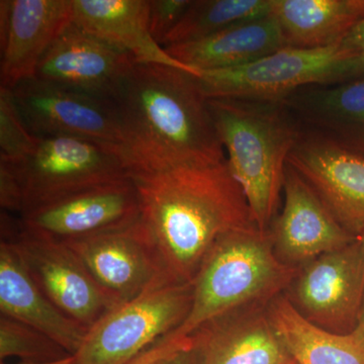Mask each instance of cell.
<instances>
[{"mask_svg": "<svg viewBox=\"0 0 364 364\" xmlns=\"http://www.w3.org/2000/svg\"><path fill=\"white\" fill-rule=\"evenodd\" d=\"M111 100L130 176L226 160L208 98L193 74L136 63Z\"/></svg>", "mask_w": 364, "mask_h": 364, "instance_id": "6da1fadb", "label": "cell"}, {"mask_svg": "<svg viewBox=\"0 0 364 364\" xmlns=\"http://www.w3.org/2000/svg\"><path fill=\"white\" fill-rule=\"evenodd\" d=\"M141 218L172 279L193 284L215 243L232 232L257 228L227 159L131 176Z\"/></svg>", "mask_w": 364, "mask_h": 364, "instance_id": "7a4b0ae2", "label": "cell"}, {"mask_svg": "<svg viewBox=\"0 0 364 364\" xmlns=\"http://www.w3.org/2000/svg\"><path fill=\"white\" fill-rule=\"evenodd\" d=\"M208 105L254 223L268 232L277 217L287 159L303 126L284 102L208 98Z\"/></svg>", "mask_w": 364, "mask_h": 364, "instance_id": "3957f363", "label": "cell"}, {"mask_svg": "<svg viewBox=\"0 0 364 364\" xmlns=\"http://www.w3.org/2000/svg\"><path fill=\"white\" fill-rule=\"evenodd\" d=\"M298 272L279 259L269 231L251 228L227 234L203 260L193 282L191 312L173 334L186 338L213 318L269 305L286 293Z\"/></svg>", "mask_w": 364, "mask_h": 364, "instance_id": "277c9868", "label": "cell"}, {"mask_svg": "<svg viewBox=\"0 0 364 364\" xmlns=\"http://www.w3.org/2000/svg\"><path fill=\"white\" fill-rule=\"evenodd\" d=\"M363 74L341 41L323 49L286 47L248 65L205 71L196 78L207 98L282 102L301 88L338 85Z\"/></svg>", "mask_w": 364, "mask_h": 364, "instance_id": "5b68a950", "label": "cell"}, {"mask_svg": "<svg viewBox=\"0 0 364 364\" xmlns=\"http://www.w3.org/2000/svg\"><path fill=\"white\" fill-rule=\"evenodd\" d=\"M14 165L23 188L21 214L131 177L121 148L77 136H39L32 152Z\"/></svg>", "mask_w": 364, "mask_h": 364, "instance_id": "8992f818", "label": "cell"}, {"mask_svg": "<svg viewBox=\"0 0 364 364\" xmlns=\"http://www.w3.org/2000/svg\"><path fill=\"white\" fill-rule=\"evenodd\" d=\"M193 294V284L171 282L117 306L88 330L76 364L130 363L183 324Z\"/></svg>", "mask_w": 364, "mask_h": 364, "instance_id": "52a82bcc", "label": "cell"}, {"mask_svg": "<svg viewBox=\"0 0 364 364\" xmlns=\"http://www.w3.org/2000/svg\"><path fill=\"white\" fill-rule=\"evenodd\" d=\"M1 230L48 298L79 324L90 330L119 306L63 241L23 229L9 215L2 217Z\"/></svg>", "mask_w": 364, "mask_h": 364, "instance_id": "ba28073f", "label": "cell"}, {"mask_svg": "<svg viewBox=\"0 0 364 364\" xmlns=\"http://www.w3.org/2000/svg\"><path fill=\"white\" fill-rule=\"evenodd\" d=\"M63 242L117 305L155 287L178 282L167 270L142 218L126 226Z\"/></svg>", "mask_w": 364, "mask_h": 364, "instance_id": "9c48e42d", "label": "cell"}, {"mask_svg": "<svg viewBox=\"0 0 364 364\" xmlns=\"http://www.w3.org/2000/svg\"><path fill=\"white\" fill-rule=\"evenodd\" d=\"M284 294L311 324L351 334L364 301V251L358 239L299 267Z\"/></svg>", "mask_w": 364, "mask_h": 364, "instance_id": "30bf717a", "label": "cell"}, {"mask_svg": "<svg viewBox=\"0 0 364 364\" xmlns=\"http://www.w3.org/2000/svg\"><path fill=\"white\" fill-rule=\"evenodd\" d=\"M11 90L33 135L77 136L121 148V129L112 100L36 77L26 79Z\"/></svg>", "mask_w": 364, "mask_h": 364, "instance_id": "8fae6325", "label": "cell"}, {"mask_svg": "<svg viewBox=\"0 0 364 364\" xmlns=\"http://www.w3.org/2000/svg\"><path fill=\"white\" fill-rule=\"evenodd\" d=\"M304 128V127H303ZM287 164L348 233L364 231V156L304 128Z\"/></svg>", "mask_w": 364, "mask_h": 364, "instance_id": "7c38bea8", "label": "cell"}, {"mask_svg": "<svg viewBox=\"0 0 364 364\" xmlns=\"http://www.w3.org/2000/svg\"><path fill=\"white\" fill-rule=\"evenodd\" d=\"M141 218L132 177L88 189L21 215L23 229L61 241L126 226Z\"/></svg>", "mask_w": 364, "mask_h": 364, "instance_id": "4fadbf2b", "label": "cell"}, {"mask_svg": "<svg viewBox=\"0 0 364 364\" xmlns=\"http://www.w3.org/2000/svg\"><path fill=\"white\" fill-rule=\"evenodd\" d=\"M138 62L71 23L41 60L35 77L111 100Z\"/></svg>", "mask_w": 364, "mask_h": 364, "instance_id": "5bb4252c", "label": "cell"}, {"mask_svg": "<svg viewBox=\"0 0 364 364\" xmlns=\"http://www.w3.org/2000/svg\"><path fill=\"white\" fill-rule=\"evenodd\" d=\"M284 196L282 213L273 222L269 233L273 250L284 264L299 268L358 239L336 221L289 164L284 171Z\"/></svg>", "mask_w": 364, "mask_h": 364, "instance_id": "9a60e30c", "label": "cell"}, {"mask_svg": "<svg viewBox=\"0 0 364 364\" xmlns=\"http://www.w3.org/2000/svg\"><path fill=\"white\" fill-rule=\"evenodd\" d=\"M72 23V0L0 1V79L14 90L35 77L41 60Z\"/></svg>", "mask_w": 364, "mask_h": 364, "instance_id": "2e32d148", "label": "cell"}, {"mask_svg": "<svg viewBox=\"0 0 364 364\" xmlns=\"http://www.w3.org/2000/svg\"><path fill=\"white\" fill-rule=\"evenodd\" d=\"M256 306L208 321L189 335L198 364H289L291 354L270 321Z\"/></svg>", "mask_w": 364, "mask_h": 364, "instance_id": "e0dca14e", "label": "cell"}, {"mask_svg": "<svg viewBox=\"0 0 364 364\" xmlns=\"http://www.w3.org/2000/svg\"><path fill=\"white\" fill-rule=\"evenodd\" d=\"M0 312L48 335L71 355L80 350L88 332L48 298L6 239L0 242Z\"/></svg>", "mask_w": 364, "mask_h": 364, "instance_id": "ac0fdd59", "label": "cell"}, {"mask_svg": "<svg viewBox=\"0 0 364 364\" xmlns=\"http://www.w3.org/2000/svg\"><path fill=\"white\" fill-rule=\"evenodd\" d=\"M72 23L132 55L138 63L173 67L200 76L152 37L148 0H72Z\"/></svg>", "mask_w": 364, "mask_h": 364, "instance_id": "d6986e66", "label": "cell"}, {"mask_svg": "<svg viewBox=\"0 0 364 364\" xmlns=\"http://www.w3.org/2000/svg\"><path fill=\"white\" fill-rule=\"evenodd\" d=\"M282 102L306 130L364 156V74L338 85L301 88Z\"/></svg>", "mask_w": 364, "mask_h": 364, "instance_id": "ffe728a7", "label": "cell"}, {"mask_svg": "<svg viewBox=\"0 0 364 364\" xmlns=\"http://www.w3.org/2000/svg\"><path fill=\"white\" fill-rule=\"evenodd\" d=\"M272 14L245 21L205 39L165 47L170 56L198 74L248 65L286 48Z\"/></svg>", "mask_w": 364, "mask_h": 364, "instance_id": "44dd1931", "label": "cell"}, {"mask_svg": "<svg viewBox=\"0 0 364 364\" xmlns=\"http://www.w3.org/2000/svg\"><path fill=\"white\" fill-rule=\"evenodd\" d=\"M272 16L287 47L323 49L339 44L364 18V0H272Z\"/></svg>", "mask_w": 364, "mask_h": 364, "instance_id": "7402d4cb", "label": "cell"}, {"mask_svg": "<svg viewBox=\"0 0 364 364\" xmlns=\"http://www.w3.org/2000/svg\"><path fill=\"white\" fill-rule=\"evenodd\" d=\"M275 332L296 364H364V347L351 334L325 331L301 317L284 294L270 301Z\"/></svg>", "mask_w": 364, "mask_h": 364, "instance_id": "603a6c76", "label": "cell"}, {"mask_svg": "<svg viewBox=\"0 0 364 364\" xmlns=\"http://www.w3.org/2000/svg\"><path fill=\"white\" fill-rule=\"evenodd\" d=\"M272 0H191L163 47L205 39L230 26L269 16Z\"/></svg>", "mask_w": 364, "mask_h": 364, "instance_id": "cb8c5ba5", "label": "cell"}, {"mask_svg": "<svg viewBox=\"0 0 364 364\" xmlns=\"http://www.w3.org/2000/svg\"><path fill=\"white\" fill-rule=\"evenodd\" d=\"M71 354L48 335L13 318L0 315V358L20 361L60 360Z\"/></svg>", "mask_w": 364, "mask_h": 364, "instance_id": "d4e9b609", "label": "cell"}, {"mask_svg": "<svg viewBox=\"0 0 364 364\" xmlns=\"http://www.w3.org/2000/svg\"><path fill=\"white\" fill-rule=\"evenodd\" d=\"M39 141L33 135L16 107L13 90L0 86V161L18 164Z\"/></svg>", "mask_w": 364, "mask_h": 364, "instance_id": "484cf974", "label": "cell"}, {"mask_svg": "<svg viewBox=\"0 0 364 364\" xmlns=\"http://www.w3.org/2000/svg\"><path fill=\"white\" fill-rule=\"evenodd\" d=\"M191 0H151L149 1V28L151 35L161 45L167 36L181 21Z\"/></svg>", "mask_w": 364, "mask_h": 364, "instance_id": "4316f807", "label": "cell"}, {"mask_svg": "<svg viewBox=\"0 0 364 364\" xmlns=\"http://www.w3.org/2000/svg\"><path fill=\"white\" fill-rule=\"evenodd\" d=\"M0 205L6 213H23V188L13 163L0 161Z\"/></svg>", "mask_w": 364, "mask_h": 364, "instance_id": "83f0119b", "label": "cell"}, {"mask_svg": "<svg viewBox=\"0 0 364 364\" xmlns=\"http://www.w3.org/2000/svg\"><path fill=\"white\" fill-rule=\"evenodd\" d=\"M188 340V337L186 338H179L173 333H171L168 336L159 340L156 343L153 344L149 348L143 351L140 355L136 356V358L127 364H152L165 354L176 350L178 347L186 344Z\"/></svg>", "mask_w": 364, "mask_h": 364, "instance_id": "f1b7e54d", "label": "cell"}, {"mask_svg": "<svg viewBox=\"0 0 364 364\" xmlns=\"http://www.w3.org/2000/svg\"><path fill=\"white\" fill-rule=\"evenodd\" d=\"M342 43L351 52L354 58L358 60L364 73V18L349 31Z\"/></svg>", "mask_w": 364, "mask_h": 364, "instance_id": "f546056e", "label": "cell"}, {"mask_svg": "<svg viewBox=\"0 0 364 364\" xmlns=\"http://www.w3.org/2000/svg\"><path fill=\"white\" fill-rule=\"evenodd\" d=\"M152 364H198V359L191 339L188 338L186 344L165 354Z\"/></svg>", "mask_w": 364, "mask_h": 364, "instance_id": "4dcf8cb0", "label": "cell"}, {"mask_svg": "<svg viewBox=\"0 0 364 364\" xmlns=\"http://www.w3.org/2000/svg\"><path fill=\"white\" fill-rule=\"evenodd\" d=\"M351 335L364 347V301L363 306H361L360 314H359L358 325H356L355 329L351 333Z\"/></svg>", "mask_w": 364, "mask_h": 364, "instance_id": "1f68e13d", "label": "cell"}, {"mask_svg": "<svg viewBox=\"0 0 364 364\" xmlns=\"http://www.w3.org/2000/svg\"><path fill=\"white\" fill-rule=\"evenodd\" d=\"M0 364H76V358L74 355L68 356V358L60 359V360L47 361V363H35V361H20L16 363H6L1 361Z\"/></svg>", "mask_w": 364, "mask_h": 364, "instance_id": "d6a6232c", "label": "cell"}, {"mask_svg": "<svg viewBox=\"0 0 364 364\" xmlns=\"http://www.w3.org/2000/svg\"><path fill=\"white\" fill-rule=\"evenodd\" d=\"M358 240L359 241V243H360L361 247H363L364 251V231L363 232V233L359 235V236L358 237Z\"/></svg>", "mask_w": 364, "mask_h": 364, "instance_id": "836d02e7", "label": "cell"}, {"mask_svg": "<svg viewBox=\"0 0 364 364\" xmlns=\"http://www.w3.org/2000/svg\"><path fill=\"white\" fill-rule=\"evenodd\" d=\"M289 364H296V363H294V361L293 360V361H291V363H289Z\"/></svg>", "mask_w": 364, "mask_h": 364, "instance_id": "e575fe53", "label": "cell"}]
</instances>
